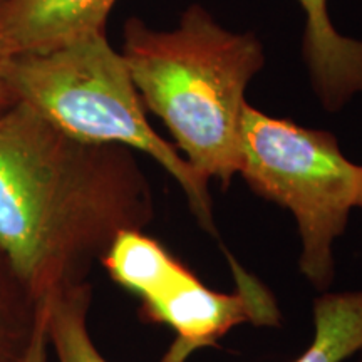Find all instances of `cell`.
Here are the masks:
<instances>
[{"mask_svg": "<svg viewBox=\"0 0 362 362\" xmlns=\"http://www.w3.org/2000/svg\"><path fill=\"white\" fill-rule=\"evenodd\" d=\"M153 216L133 149L71 138L21 101L0 115V252L37 300L84 284Z\"/></svg>", "mask_w": 362, "mask_h": 362, "instance_id": "1", "label": "cell"}, {"mask_svg": "<svg viewBox=\"0 0 362 362\" xmlns=\"http://www.w3.org/2000/svg\"><path fill=\"white\" fill-rule=\"evenodd\" d=\"M123 54L144 110L160 117L175 146L202 176L228 188L240 173L247 88L265 64L260 39L225 29L192 4L171 30L131 17Z\"/></svg>", "mask_w": 362, "mask_h": 362, "instance_id": "2", "label": "cell"}, {"mask_svg": "<svg viewBox=\"0 0 362 362\" xmlns=\"http://www.w3.org/2000/svg\"><path fill=\"white\" fill-rule=\"evenodd\" d=\"M11 79L17 101L71 138L117 144L153 158L187 194L203 228L215 233L208 180L149 124L123 54L106 33L49 52L13 56Z\"/></svg>", "mask_w": 362, "mask_h": 362, "instance_id": "3", "label": "cell"}, {"mask_svg": "<svg viewBox=\"0 0 362 362\" xmlns=\"http://www.w3.org/2000/svg\"><path fill=\"white\" fill-rule=\"evenodd\" d=\"M240 173L267 200L287 208L302 240V274L317 288L334 277L332 245L356 206L362 166L347 160L336 136L247 104L240 129Z\"/></svg>", "mask_w": 362, "mask_h": 362, "instance_id": "4", "label": "cell"}, {"mask_svg": "<svg viewBox=\"0 0 362 362\" xmlns=\"http://www.w3.org/2000/svg\"><path fill=\"white\" fill-rule=\"evenodd\" d=\"M101 264L115 282L141 298L146 319L176 332L161 362H185L193 351L216 346L235 325H270L279 320L270 293L235 262L237 292H215L143 230L117 233Z\"/></svg>", "mask_w": 362, "mask_h": 362, "instance_id": "5", "label": "cell"}, {"mask_svg": "<svg viewBox=\"0 0 362 362\" xmlns=\"http://www.w3.org/2000/svg\"><path fill=\"white\" fill-rule=\"evenodd\" d=\"M116 0H12L0 11V39L13 56L42 54L106 33Z\"/></svg>", "mask_w": 362, "mask_h": 362, "instance_id": "6", "label": "cell"}, {"mask_svg": "<svg viewBox=\"0 0 362 362\" xmlns=\"http://www.w3.org/2000/svg\"><path fill=\"white\" fill-rule=\"evenodd\" d=\"M305 13L304 54L315 96L339 111L362 93V40L344 35L330 21L327 0H297Z\"/></svg>", "mask_w": 362, "mask_h": 362, "instance_id": "7", "label": "cell"}, {"mask_svg": "<svg viewBox=\"0 0 362 362\" xmlns=\"http://www.w3.org/2000/svg\"><path fill=\"white\" fill-rule=\"evenodd\" d=\"M314 322V341L296 362H342L362 351V292L317 298Z\"/></svg>", "mask_w": 362, "mask_h": 362, "instance_id": "8", "label": "cell"}, {"mask_svg": "<svg viewBox=\"0 0 362 362\" xmlns=\"http://www.w3.org/2000/svg\"><path fill=\"white\" fill-rule=\"evenodd\" d=\"M90 285H72L45 297L49 346L59 362H107L96 349L88 329Z\"/></svg>", "mask_w": 362, "mask_h": 362, "instance_id": "9", "label": "cell"}, {"mask_svg": "<svg viewBox=\"0 0 362 362\" xmlns=\"http://www.w3.org/2000/svg\"><path fill=\"white\" fill-rule=\"evenodd\" d=\"M40 300L0 252V362H22L37 322Z\"/></svg>", "mask_w": 362, "mask_h": 362, "instance_id": "10", "label": "cell"}, {"mask_svg": "<svg viewBox=\"0 0 362 362\" xmlns=\"http://www.w3.org/2000/svg\"><path fill=\"white\" fill-rule=\"evenodd\" d=\"M49 351V334H47V302L45 298H40L37 322L33 334L29 349L22 362H47Z\"/></svg>", "mask_w": 362, "mask_h": 362, "instance_id": "11", "label": "cell"}, {"mask_svg": "<svg viewBox=\"0 0 362 362\" xmlns=\"http://www.w3.org/2000/svg\"><path fill=\"white\" fill-rule=\"evenodd\" d=\"M12 61L13 54L8 51V47L0 39V115H4L7 110H11L17 103L16 93L12 88Z\"/></svg>", "mask_w": 362, "mask_h": 362, "instance_id": "12", "label": "cell"}, {"mask_svg": "<svg viewBox=\"0 0 362 362\" xmlns=\"http://www.w3.org/2000/svg\"><path fill=\"white\" fill-rule=\"evenodd\" d=\"M356 206L362 208V180H361V187H359V193H357V202H356Z\"/></svg>", "mask_w": 362, "mask_h": 362, "instance_id": "13", "label": "cell"}, {"mask_svg": "<svg viewBox=\"0 0 362 362\" xmlns=\"http://www.w3.org/2000/svg\"><path fill=\"white\" fill-rule=\"evenodd\" d=\"M8 2H12V0H0V11H2V8L6 7Z\"/></svg>", "mask_w": 362, "mask_h": 362, "instance_id": "14", "label": "cell"}, {"mask_svg": "<svg viewBox=\"0 0 362 362\" xmlns=\"http://www.w3.org/2000/svg\"><path fill=\"white\" fill-rule=\"evenodd\" d=\"M361 362H362V359H361Z\"/></svg>", "mask_w": 362, "mask_h": 362, "instance_id": "15", "label": "cell"}]
</instances>
